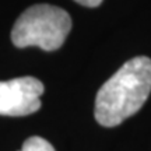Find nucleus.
<instances>
[{
    "label": "nucleus",
    "mask_w": 151,
    "mask_h": 151,
    "mask_svg": "<svg viewBox=\"0 0 151 151\" xmlns=\"http://www.w3.org/2000/svg\"><path fill=\"white\" fill-rule=\"evenodd\" d=\"M151 92V59L137 56L127 60L98 90L95 120L104 127H115L133 116Z\"/></svg>",
    "instance_id": "nucleus-1"
},
{
    "label": "nucleus",
    "mask_w": 151,
    "mask_h": 151,
    "mask_svg": "<svg viewBox=\"0 0 151 151\" xmlns=\"http://www.w3.org/2000/svg\"><path fill=\"white\" fill-rule=\"evenodd\" d=\"M71 29L69 13L52 4H35L17 18L11 29V41L17 48L38 46L56 50L65 43Z\"/></svg>",
    "instance_id": "nucleus-2"
},
{
    "label": "nucleus",
    "mask_w": 151,
    "mask_h": 151,
    "mask_svg": "<svg viewBox=\"0 0 151 151\" xmlns=\"http://www.w3.org/2000/svg\"><path fill=\"white\" fill-rule=\"evenodd\" d=\"M43 84L35 77L0 81V115L27 116L41 108Z\"/></svg>",
    "instance_id": "nucleus-3"
},
{
    "label": "nucleus",
    "mask_w": 151,
    "mask_h": 151,
    "mask_svg": "<svg viewBox=\"0 0 151 151\" xmlns=\"http://www.w3.org/2000/svg\"><path fill=\"white\" fill-rule=\"evenodd\" d=\"M20 151H56L53 146L39 136H32L24 141L22 148Z\"/></svg>",
    "instance_id": "nucleus-4"
},
{
    "label": "nucleus",
    "mask_w": 151,
    "mask_h": 151,
    "mask_svg": "<svg viewBox=\"0 0 151 151\" xmlns=\"http://www.w3.org/2000/svg\"><path fill=\"white\" fill-rule=\"evenodd\" d=\"M74 1L86 6V7H97V6H99L102 3V0H74Z\"/></svg>",
    "instance_id": "nucleus-5"
}]
</instances>
